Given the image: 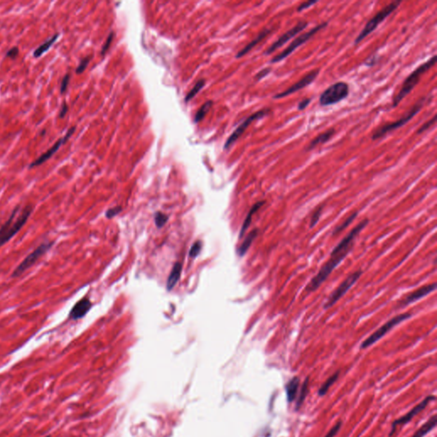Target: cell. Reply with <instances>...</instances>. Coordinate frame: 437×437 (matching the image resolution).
I'll use <instances>...</instances> for the list:
<instances>
[{"label":"cell","mask_w":437,"mask_h":437,"mask_svg":"<svg viewBox=\"0 0 437 437\" xmlns=\"http://www.w3.org/2000/svg\"><path fill=\"white\" fill-rule=\"evenodd\" d=\"M435 400V396L434 395H428V396L426 397L424 400H422L421 402L418 404V405L414 406L413 408L410 410L409 412H407L406 414L404 415L403 417H400V418H398V419L395 420L393 422V424H392L391 431L389 433V436H391L392 434H394L395 430H396V428L399 425H405L406 423H408L409 421H411L413 417L416 416V415L420 413L421 411L424 410L427 405H428V403L432 401V400Z\"/></svg>","instance_id":"cell-13"},{"label":"cell","mask_w":437,"mask_h":437,"mask_svg":"<svg viewBox=\"0 0 437 437\" xmlns=\"http://www.w3.org/2000/svg\"><path fill=\"white\" fill-rule=\"evenodd\" d=\"M182 265L179 262H176L174 266L173 267V269L170 273L168 279L167 280V290L168 291H172L173 288L175 286L176 284L178 283V280L180 279L181 275Z\"/></svg>","instance_id":"cell-20"},{"label":"cell","mask_w":437,"mask_h":437,"mask_svg":"<svg viewBox=\"0 0 437 437\" xmlns=\"http://www.w3.org/2000/svg\"><path fill=\"white\" fill-rule=\"evenodd\" d=\"M91 59H92V56H88L87 58H83L81 61L80 64H79V66L77 67V69H76V74H78V75L82 74L85 71V69H87V67L88 66Z\"/></svg>","instance_id":"cell-32"},{"label":"cell","mask_w":437,"mask_h":437,"mask_svg":"<svg viewBox=\"0 0 437 437\" xmlns=\"http://www.w3.org/2000/svg\"><path fill=\"white\" fill-rule=\"evenodd\" d=\"M300 378L298 377H294L291 378L287 384H286V394H287L288 402L291 403L296 399L297 390L299 388Z\"/></svg>","instance_id":"cell-22"},{"label":"cell","mask_w":437,"mask_h":437,"mask_svg":"<svg viewBox=\"0 0 437 437\" xmlns=\"http://www.w3.org/2000/svg\"><path fill=\"white\" fill-rule=\"evenodd\" d=\"M258 233H259V230L258 229H255V230L252 231L247 237H246V239H245L244 243L242 244L241 246L239 248V250H238V255L239 256H245L246 252H247L248 250L250 249L251 247V245H252V243H253L254 239H256L257 235H258Z\"/></svg>","instance_id":"cell-24"},{"label":"cell","mask_w":437,"mask_h":437,"mask_svg":"<svg viewBox=\"0 0 437 437\" xmlns=\"http://www.w3.org/2000/svg\"><path fill=\"white\" fill-rule=\"evenodd\" d=\"M400 4H401L400 1L393 2V3L389 4L386 7H384L383 9L381 10L380 12H377V14L375 15L373 18H371V20H369L365 24V28L360 33V35H358V37L355 39L354 45L360 44L363 40H365V38L371 35V33L373 32L374 30L377 29V27L379 26L380 24L385 20L386 18L389 17L399 7Z\"/></svg>","instance_id":"cell-5"},{"label":"cell","mask_w":437,"mask_h":437,"mask_svg":"<svg viewBox=\"0 0 437 437\" xmlns=\"http://www.w3.org/2000/svg\"><path fill=\"white\" fill-rule=\"evenodd\" d=\"M317 3H318L317 1H307V2H304V3H302V5L299 6V7L297 8V12H303L304 10L310 8L311 6H314V5H316Z\"/></svg>","instance_id":"cell-41"},{"label":"cell","mask_w":437,"mask_h":437,"mask_svg":"<svg viewBox=\"0 0 437 437\" xmlns=\"http://www.w3.org/2000/svg\"><path fill=\"white\" fill-rule=\"evenodd\" d=\"M270 113V109H264L262 110H259L257 112L254 113L253 115H250L243 123L237 128L233 134L228 138V140L226 141L225 144V150H228L235 142L241 137L242 134L245 132V130L247 129L248 127L251 125L253 121L259 119L264 118L265 116H267Z\"/></svg>","instance_id":"cell-11"},{"label":"cell","mask_w":437,"mask_h":437,"mask_svg":"<svg viewBox=\"0 0 437 437\" xmlns=\"http://www.w3.org/2000/svg\"><path fill=\"white\" fill-rule=\"evenodd\" d=\"M58 38H59V34L57 33V34H55L51 39L47 40L46 42H44L42 45L39 46L37 49L35 50V52H34V57L36 58L41 57L45 52H47V51H48V50L53 46V44H54L56 41H58Z\"/></svg>","instance_id":"cell-25"},{"label":"cell","mask_w":437,"mask_h":437,"mask_svg":"<svg viewBox=\"0 0 437 437\" xmlns=\"http://www.w3.org/2000/svg\"><path fill=\"white\" fill-rule=\"evenodd\" d=\"M271 73V69L270 68H266V69H263L260 71L259 73H257L256 75V79L257 81H261L262 80L263 78L266 77V76H268L269 74Z\"/></svg>","instance_id":"cell-40"},{"label":"cell","mask_w":437,"mask_h":437,"mask_svg":"<svg viewBox=\"0 0 437 437\" xmlns=\"http://www.w3.org/2000/svg\"><path fill=\"white\" fill-rule=\"evenodd\" d=\"M339 377V371H337L336 373H334L331 377H329L319 389V396H324L327 393L329 388H331V386L333 385L335 382H337Z\"/></svg>","instance_id":"cell-26"},{"label":"cell","mask_w":437,"mask_h":437,"mask_svg":"<svg viewBox=\"0 0 437 437\" xmlns=\"http://www.w3.org/2000/svg\"><path fill=\"white\" fill-rule=\"evenodd\" d=\"M213 105V102L212 101H208L207 103H205L199 109L198 111L196 112V115H195V119H194V121L196 123H198L200 121L202 120V119L204 118L205 115L208 112V110H209L210 108L212 107Z\"/></svg>","instance_id":"cell-28"},{"label":"cell","mask_w":437,"mask_h":437,"mask_svg":"<svg viewBox=\"0 0 437 437\" xmlns=\"http://www.w3.org/2000/svg\"><path fill=\"white\" fill-rule=\"evenodd\" d=\"M308 22H306V21H300V22L296 23V25H295L292 29H290L289 31L285 33V34H284L282 36H280V37H279V39L274 42V43L272 44V45L268 47V50L264 52V54H272V53H273L275 51L279 49L280 47H282L284 45L287 43L288 41H291V39H293L296 35H298L299 33L303 31V30L308 27Z\"/></svg>","instance_id":"cell-12"},{"label":"cell","mask_w":437,"mask_h":437,"mask_svg":"<svg viewBox=\"0 0 437 437\" xmlns=\"http://www.w3.org/2000/svg\"><path fill=\"white\" fill-rule=\"evenodd\" d=\"M327 22L320 23L318 26L314 27V29H311L310 31H308V32L305 33L303 35H300L299 37L296 38L291 42L290 46H287V48H285L282 52H280L279 54L276 55L275 57H273L271 59V63L272 64H276V63H279V62H281V61L284 60L285 58H288L294 51H296L298 47L302 46L303 44H305L307 41H309L311 38L313 37L315 34L320 31L321 29H325V27L327 26Z\"/></svg>","instance_id":"cell-7"},{"label":"cell","mask_w":437,"mask_h":437,"mask_svg":"<svg viewBox=\"0 0 437 437\" xmlns=\"http://www.w3.org/2000/svg\"><path fill=\"white\" fill-rule=\"evenodd\" d=\"M68 111H69V106H68L66 102H64V104H63V106L61 108L60 113H59V117H60V118H64V116L66 115L67 113H68Z\"/></svg>","instance_id":"cell-44"},{"label":"cell","mask_w":437,"mask_h":437,"mask_svg":"<svg viewBox=\"0 0 437 437\" xmlns=\"http://www.w3.org/2000/svg\"><path fill=\"white\" fill-rule=\"evenodd\" d=\"M361 274H362L361 271H357V272L353 273V274H351L350 276H348L340 285L339 287L337 288V290L334 291L333 293L331 294V296L327 300V302H325V309H328V308H331L332 306L335 305L342 298V296H344L348 292V290L357 282V280L360 279Z\"/></svg>","instance_id":"cell-10"},{"label":"cell","mask_w":437,"mask_h":437,"mask_svg":"<svg viewBox=\"0 0 437 437\" xmlns=\"http://www.w3.org/2000/svg\"><path fill=\"white\" fill-rule=\"evenodd\" d=\"M69 79H70V75H69V74H67V75L64 76V79L62 80V83H61L60 87V92L62 94L67 91V88H68V86H69Z\"/></svg>","instance_id":"cell-38"},{"label":"cell","mask_w":437,"mask_h":437,"mask_svg":"<svg viewBox=\"0 0 437 437\" xmlns=\"http://www.w3.org/2000/svg\"><path fill=\"white\" fill-rule=\"evenodd\" d=\"M341 426H342V422H338L336 425H334L333 427L331 428V430L328 432L327 434H325V437L335 436V435L337 434V432L339 431Z\"/></svg>","instance_id":"cell-39"},{"label":"cell","mask_w":437,"mask_h":437,"mask_svg":"<svg viewBox=\"0 0 437 437\" xmlns=\"http://www.w3.org/2000/svg\"><path fill=\"white\" fill-rule=\"evenodd\" d=\"M308 385H309V377H306V379L304 380V382L302 383L299 397H298L297 401H296V410H298L302 406V403L305 400L306 396L308 395Z\"/></svg>","instance_id":"cell-27"},{"label":"cell","mask_w":437,"mask_h":437,"mask_svg":"<svg viewBox=\"0 0 437 437\" xmlns=\"http://www.w3.org/2000/svg\"><path fill=\"white\" fill-rule=\"evenodd\" d=\"M75 128H76L75 127H71V128L67 132L66 135L63 137V138H60L57 143H55L54 145H53L52 148H50L49 150H47L46 153H44L43 155H41V156H40L39 158L36 159L35 161H33L32 163L30 164L29 168L41 166V164H43L45 161L49 160V159L52 157V155H54L55 153L57 152V151L59 150V148L62 146V144H65V143L69 140V138H70V137L73 135V133L75 132Z\"/></svg>","instance_id":"cell-15"},{"label":"cell","mask_w":437,"mask_h":437,"mask_svg":"<svg viewBox=\"0 0 437 437\" xmlns=\"http://www.w3.org/2000/svg\"><path fill=\"white\" fill-rule=\"evenodd\" d=\"M311 98H305L303 100L301 101L298 105H297V109L298 110H304V109L308 106V104H310Z\"/></svg>","instance_id":"cell-42"},{"label":"cell","mask_w":437,"mask_h":437,"mask_svg":"<svg viewBox=\"0 0 437 437\" xmlns=\"http://www.w3.org/2000/svg\"><path fill=\"white\" fill-rule=\"evenodd\" d=\"M270 33V29H264L262 32L260 33L259 35H258V36H257L256 39H254L253 41H251V43L248 44L247 46H245V48H243V49H242L241 51L237 54L236 58H243L244 56L247 54L248 52H251V50L253 49L254 47H255L256 45H258V44H259L263 39L267 37Z\"/></svg>","instance_id":"cell-19"},{"label":"cell","mask_w":437,"mask_h":437,"mask_svg":"<svg viewBox=\"0 0 437 437\" xmlns=\"http://www.w3.org/2000/svg\"><path fill=\"white\" fill-rule=\"evenodd\" d=\"M18 53H19V49L18 47H13L6 53V58H16L18 57Z\"/></svg>","instance_id":"cell-43"},{"label":"cell","mask_w":437,"mask_h":437,"mask_svg":"<svg viewBox=\"0 0 437 437\" xmlns=\"http://www.w3.org/2000/svg\"><path fill=\"white\" fill-rule=\"evenodd\" d=\"M319 69H314L313 71L308 73L307 75L302 78V80H300L298 82L292 85L291 87H289L284 92L278 93L275 96H273L274 99H279V98H285L287 96L291 95L295 92H298L300 90H302L303 88L308 87L312 84V82L316 79L317 76L319 75Z\"/></svg>","instance_id":"cell-14"},{"label":"cell","mask_w":437,"mask_h":437,"mask_svg":"<svg viewBox=\"0 0 437 437\" xmlns=\"http://www.w3.org/2000/svg\"><path fill=\"white\" fill-rule=\"evenodd\" d=\"M121 211V207L120 206H117V207H112V208H109V209L107 210L106 213H105V216H106L108 218H112L115 216L117 215Z\"/></svg>","instance_id":"cell-37"},{"label":"cell","mask_w":437,"mask_h":437,"mask_svg":"<svg viewBox=\"0 0 437 437\" xmlns=\"http://www.w3.org/2000/svg\"><path fill=\"white\" fill-rule=\"evenodd\" d=\"M322 207H319L318 209L314 212V214L312 216V218H311V228H314V226L318 223L319 222V218H320V215H321V212H322Z\"/></svg>","instance_id":"cell-36"},{"label":"cell","mask_w":437,"mask_h":437,"mask_svg":"<svg viewBox=\"0 0 437 437\" xmlns=\"http://www.w3.org/2000/svg\"><path fill=\"white\" fill-rule=\"evenodd\" d=\"M205 86V80H200V81L197 82V83L195 85V87H193L192 89L190 90V92L187 94L186 97H185V99H184V102L185 103H188L189 101L191 100L200 91H201Z\"/></svg>","instance_id":"cell-29"},{"label":"cell","mask_w":437,"mask_h":437,"mask_svg":"<svg viewBox=\"0 0 437 437\" xmlns=\"http://www.w3.org/2000/svg\"><path fill=\"white\" fill-rule=\"evenodd\" d=\"M46 437H49V436H46Z\"/></svg>","instance_id":"cell-45"},{"label":"cell","mask_w":437,"mask_h":437,"mask_svg":"<svg viewBox=\"0 0 437 437\" xmlns=\"http://www.w3.org/2000/svg\"><path fill=\"white\" fill-rule=\"evenodd\" d=\"M369 223L368 220H364L360 222V224L357 225L356 227L348 233V235L340 242L339 245L334 249L331 255V258L325 263L323 268L319 270L316 276L314 277L306 288V291L308 292L316 291L317 289L325 282L328 276L331 274V272L337 268L340 264V262L345 258L350 251L351 246L353 245L357 235L367 226Z\"/></svg>","instance_id":"cell-1"},{"label":"cell","mask_w":437,"mask_h":437,"mask_svg":"<svg viewBox=\"0 0 437 437\" xmlns=\"http://www.w3.org/2000/svg\"><path fill=\"white\" fill-rule=\"evenodd\" d=\"M264 204L265 201H258V202H256V204H254L253 207H251L250 212L248 213L247 217H246L245 222H244V224L242 226L241 231H240V233H239V239H242V238L244 237L245 232L247 231L248 228L250 227L254 213L257 212V211H258V210H259L260 208H261V207H262Z\"/></svg>","instance_id":"cell-21"},{"label":"cell","mask_w":437,"mask_h":437,"mask_svg":"<svg viewBox=\"0 0 437 437\" xmlns=\"http://www.w3.org/2000/svg\"><path fill=\"white\" fill-rule=\"evenodd\" d=\"M92 302L87 297H84L75 303L69 314V318L73 320L82 319L92 308Z\"/></svg>","instance_id":"cell-16"},{"label":"cell","mask_w":437,"mask_h":437,"mask_svg":"<svg viewBox=\"0 0 437 437\" xmlns=\"http://www.w3.org/2000/svg\"><path fill=\"white\" fill-rule=\"evenodd\" d=\"M435 288H436V285L435 284H431V285H425V286H423V287L417 289V291H413L412 293L406 296L405 299L403 300L401 303H400V306L401 307H405V306L411 304L412 302L418 301V300L428 295L432 291H434L435 290Z\"/></svg>","instance_id":"cell-17"},{"label":"cell","mask_w":437,"mask_h":437,"mask_svg":"<svg viewBox=\"0 0 437 437\" xmlns=\"http://www.w3.org/2000/svg\"><path fill=\"white\" fill-rule=\"evenodd\" d=\"M435 120H436V116L434 115V116H433L430 120L426 121L425 123H423V125L419 127V129L417 130V134H421V133H423V132H425L426 130H428L429 127L434 125V122H435Z\"/></svg>","instance_id":"cell-34"},{"label":"cell","mask_w":437,"mask_h":437,"mask_svg":"<svg viewBox=\"0 0 437 437\" xmlns=\"http://www.w3.org/2000/svg\"><path fill=\"white\" fill-rule=\"evenodd\" d=\"M167 221H168V216L161 213V212L155 213V222L157 228H161L162 227H164L166 223H167Z\"/></svg>","instance_id":"cell-30"},{"label":"cell","mask_w":437,"mask_h":437,"mask_svg":"<svg viewBox=\"0 0 437 437\" xmlns=\"http://www.w3.org/2000/svg\"><path fill=\"white\" fill-rule=\"evenodd\" d=\"M411 316V314L405 313V314H399V315L392 318L390 320H388V322L385 323L384 325H382V327H380L372 335L367 337L361 343L360 348L364 349V348H368L370 346L372 345L375 342H377L378 340L381 339L383 336H385L386 334L388 333V331H390L392 328H394L395 325L400 324V322H402L404 320L409 319Z\"/></svg>","instance_id":"cell-9"},{"label":"cell","mask_w":437,"mask_h":437,"mask_svg":"<svg viewBox=\"0 0 437 437\" xmlns=\"http://www.w3.org/2000/svg\"><path fill=\"white\" fill-rule=\"evenodd\" d=\"M335 132L336 131H335L334 128H331V129L327 130L325 132H323L321 134L317 136L316 138H314L309 143L308 146H307V148H306V150L309 151V150H313V149H314L315 147L318 146L319 144H325L326 142L329 141L331 139V137L334 135Z\"/></svg>","instance_id":"cell-18"},{"label":"cell","mask_w":437,"mask_h":437,"mask_svg":"<svg viewBox=\"0 0 437 437\" xmlns=\"http://www.w3.org/2000/svg\"><path fill=\"white\" fill-rule=\"evenodd\" d=\"M357 216V213H354L352 215L349 216L347 220H346L345 222H342V224L338 226L333 232V235L335 234H338V233H341L342 230H344L347 227H348V225L350 224L351 222L354 221V218H355Z\"/></svg>","instance_id":"cell-31"},{"label":"cell","mask_w":437,"mask_h":437,"mask_svg":"<svg viewBox=\"0 0 437 437\" xmlns=\"http://www.w3.org/2000/svg\"><path fill=\"white\" fill-rule=\"evenodd\" d=\"M201 249V243L200 241H196L194 245L190 248L189 256L191 258H196V256H198Z\"/></svg>","instance_id":"cell-33"},{"label":"cell","mask_w":437,"mask_h":437,"mask_svg":"<svg viewBox=\"0 0 437 437\" xmlns=\"http://www.w3.org/2000/svg\"><path fill=\"white\" fill-rule=\"evenodd\" d=\"M53 245H54L53 242H46V243L41 244L40 246H38L35 251H33L32 253L29 254V256H27L26 258L23 260V262H21L20 264L18 265L16 269L13 271L12 274V278H18V277L21 276L23 273H25L28 269H29L36 263L38 260L49 251Z\"/></svg>","instance_id":"cell-8"},{"label":"cell","mask_w":437,"mask_h":437,"mask_svg":"<svg viewBox=\"0 0 437 437\" xmlns=\"http://www.w3.org/2000/svg\"><path fill=\"white\" fill-rule=\"evenodd\" d=\"M436 416L434 415L432 416L429 419L423 424L421 428L417 429V432L415 433L411 437H423L426 434H428V432L431 431L432 429L436 425Z\"/></svg>","instance_id":"cell-23"},{"label":"cell","mask_w":437,"mask_h":437,"mask_svg":"<svg viewBox=\"0 0 437 437\" xmlns=\"http://www.w3.org/2000/svg\"><path fill=\"white\" fill-rule=\"evenodd\" d=\"M348 93L349 87L348 84L343 81H339L331 85L323 92L319 97V104L321 106H330L338 104L348 97Z\"/></svg>","instance_id":"cell-6"},{"label":"cell","mask_w":437,"mask_h":437,"mask_svg":"<svg viewBox=\"0 0 437 437\" xmlns=\"http://www.w3.org/2000/svg\"><path fill=\"white\" fill-rule=\"evenodd\" d=\"M114 36H115V34L114 32H111L109 34V36L107 38L106 41H105V43H104V46H103V48H102V51H101V55L102 56H104L105 54V52L108 51V49L109 48V46L112 43L113 39H114Z\"/></svg>","instance_id":"cell-35"},{"label":"cell","mask_w":437,"mask_h":437,"mask_svg":"<svg viewBox=\"0 0 437 437\" xmlns=\"http://www.w3.org/2000/svg\"><path fill=\"white\" fill-rule=\"evenodd\" d=\"M435 59H436V56L434 55L424 64H421L419 67H417V69H415L411 75H409L408 77L406 78L405 81L403 82L402 87L400 90V92H398V94L394 97V100H393V107L398 106L400 102L406 96L408 95L412 90L414 89V87L419 82L422 75L425 74L427 71L431 69L432 67L434 66V64H435Z\"/></svg>","instance_id":"cell-3"},{"label":"cell","mask_w":437,"mask_h":437,"mask_svg":"<svg viewBox=\"0 0 437 437\" xmlns=\"http://www.w3.org/2000/svg\"><path fill=\"white\" fill-rule=\"evenodd\" d=\"M33 212L32 206H27L22 211L19 207H16L10 218L0 228V247L14 238L28 222V218Z\"/></svg>","instance_id":"cell-2"},{"label":"cell","mask_w":437,"mask_h":437,"mask_svg":"<svg viewBox=\"0 0 437 437\" xmlns=\"http://www.w3.org/2000/svg\"><path fill=\"white\" fill-rule=\"evenodd\" d=\"M424 103H425V98H421L413 106L411 107L408 112L406 113L405 115H403L400 120L391 122V123L385 124L382 127H380L379 128H377V130H375V132L371 136L372 140H377L378 138H382L383 136L388 134V132H393V131H395L398 128L403 127L409 121H411V119L413 118L417 113H419L420 110L423 108Z\"/></svg>","instance_id":"cell-4"}]
</instances>
